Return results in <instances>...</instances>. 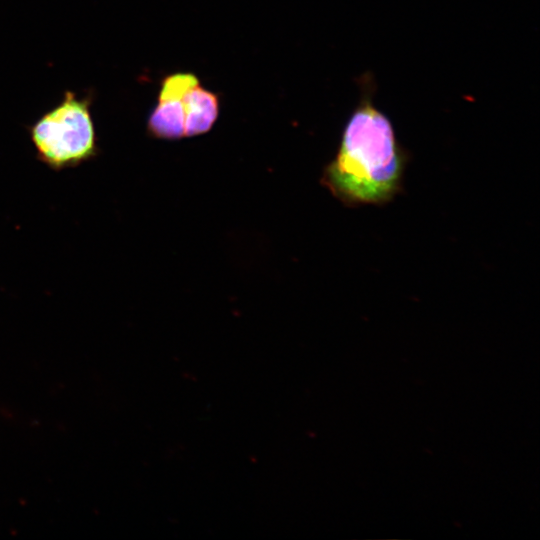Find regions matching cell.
I'll list each match as a JSON object with an SVG mask.
<instances>
[{"mask_svg": "<svg viewBox=\"0 0 540 540\" xmlns=\"http://www.w3.org/2000/svg\"><path fill=\"white\" fill-rule=\"evenodd\" d=\"M406 162L391 121L365 93L321 182L345 205L385 204L401 189Z\"/></svg>", "mask_w": 540, "mask_h": 540, "instance_id": "6da1fadb", "label": "cell"}, {"mask_svg": "<svg viewBox=\"0 0 540 540\" xmlns=\"http://www.w3.org/2000/svg\"><path fill=\"white\" fill-rule=\"evenodd\" d=\"M90 97L66 91L63 100L29 127L37 159L61 171L91 161L99 153Z\"/></svg>", "mask_w": 540, "mask_h": 540, "instance_id": "7a4b0ae2", "label": "cell"}, {"mask_svg": "<svg viewBox=\"0 0 540 540\" xmlns=\"http://www.w3.org/2000/svg\"><path fill=\"white\" fill-rule=\"evenodd\" d=\"M193 77L194 74L181 72L163 80L158 103L147 122L151 136L166 140L185 137L183 93Z\"/></svg>", "mask_w": 540, "mask_h": 540, "instance_id": "3957f363", "label": "cell"}, {"mask_svg": "<svg viewBox=\"0 0 540 540\" xmlns=\"http://www.w3.org/2000/svg\"><path fill=\"white\" fill-rule=\"evenodd\" d=\"M185 137L208 132L219 114V99L194 75L183 93Z\"/></svg>", "mask_w": 540, "mask_h": 540, "instance_id": "277c9868", "label": "cell"}]
</instances>
